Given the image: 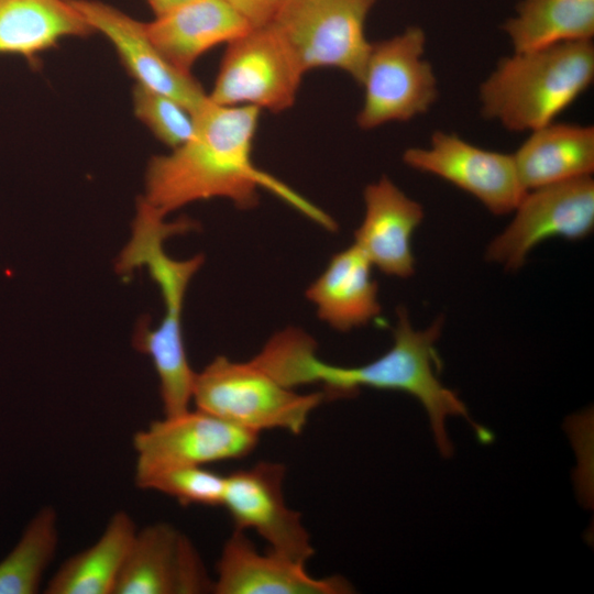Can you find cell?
I'll return each instance as SVG.
<instances>
[{"mask_svg":"<svg viewBox=\"0 0 594 594\" xmlns=\"http://www.w3.org/2000/svg\"><path fill=\"white\" fill-rule=\"evenodd\" d=\"M397 315L391 349L363 365L339 366L323 361L317 353L316 340L296 327L273 334L253 359L282 385L293 389L321 385L330 399L351 397L362 387L411 395L424 406L437 447L444 458L453 451L446 429L448 417L466 419L480 441H491L492 433L471 419L465 404L438 377L440 359L436 342L441 334L442 318L424 330H416L405 308H398Z\"/></svg>","mask_w":594,"mask_h":594,"instance_id":"cell-1","label":"cell"},{"mask_svg":"<svg viewBox=\"0 0 594 594\" xmlns=\"http://www.w3.org/2000/svg\"><path fill=\"white\" fill-rule=\"evenodd\" d=\"M261 110L210 101L197 113L193 136L170 153L153 156L145 172L147 206L166 217L191 202L224 198L240 209L254 208L265 188L328 230L331 217L286 185L261 170L252 160Z\"/></svg>","mask_w":594,"mask_h":594,"instance_id":"cell-2","label":"cell"},{"mask_svg":"<svg viewBox=\"0 0 594 594\" xmlns=\"http://www.w3.org/2000/svg\"><path fill=\"white\" fill-rule=\"evenodd\" d=\"M593 78L592 41L514 52L481 84L480 110L509 131L531 132L553 122Z\"/></svg>","mask_w":594,"mask_h":594,"instance_id":"cell-3","label":"cell"},{"mask_svg":"<svg viewBox=\"0 0 594 594\" xmlns=\"http://www.w3.org/2000/svg\"><path fill=\"white\" fill-rule=\"evenodd\" d=\"M324 399L322 391L299 394L282 385L252 360L223 355L195 373L191 392L197 409L257 433L282 429L299 435Z\"/></svg>","mask_w":594,"mask_h":594,"instance_id":"cell-4","label":"cell"},{"mask_svg":"<svg viewBox=\"0 0 594 594\" xmlns=\"http://www.w3.org/2000/svg\"><path fill=\"white\" fill-rule=\"evenodd\" d=\"M377 0H284L271 23L304 72L338 68L361 85L371 42L365 22Z\"/></svg>","mask_w":594,"mask_h":594,"instance_id":"cell-5","label":"cell"},{"mask_svg":"<svg viewBox=\"0 0 594 594\" xmlns=\"http://www.w3.org/2000/svg\"><path fill=\"white\" fill-rule=\"evenodd\" d=\"M427 37L416 25L389 38L371 42L361 85L364 99L356 122L372 130L426 113L439 90L431 64L425 58Z\"/></svg>","mask_w":594,"mask_h":594,"instance_id":"cell-6","label":"cell"},{"mask_svg":"<svg viewBox=\"0 0 594 594\" xmlns=\"http://www.w3.org/2000/svg\"><path fill=\"white\" fill-rule=\"evenodd\" d=\"M305 72L271 23L254 26L228 43L211 102L282 112L296 101Z\"/></svg>","mask_w":594,"mask_h":594,"instance_id":"cell-7","label":"cell"},{"mask_svg":"<svg viewBox=\"0 0 594 594\" xmlns=\"http://www.w3.org/2000/svg\"><path fill=\"white\" fill-rule=\"evenodd\" d=\"M258 438L257 432L197 408L164 416L133 436L135 484L141 487L175 468L242 459L254 451Z\"/></svg>","mask_w":594,"mask_h":594,"instance_id":"cell-8","label":"cell"},{"mask_svg":"<svg viewBox=\"0 0 594 594\" xmlns=\"http://www.w3.org/2000/svg\"><path fill=\"white\" fill-rule=\"evenodd\" d=\"M507 228L488 244L485 258L520 268L530 251L551 238L581 240L594 228V180L575 178L528 190Z\"/></svg>","mask_w":594,"mask_h":594,"instance_id":"cell-9","label":"cell"},{"mask_svg":"<svg viewBox=\"0 0 594 594\" xmlns=\"http://www.w3.org/2000/svg\"><path fill=\"white\" fill-rule=\"evenodd\" d=\"M285 465L260 461L226 475L222 505L234 528L256 531L270 551L306 564L315 548L301 515L287 506L283 484Z\"/></svg>","mask_w":594,"mask_h":594,"instance_id":"cell-10","label":"cell"},{"mask_svg":"<svg viewBox=\"0 0 594 594\" xmlns=\"http://www.w3.org/2000/svg\"><path fill=\"white\" fill-rule=\"evenodd\" d=\"M403 161L469 193L495 215L514 211L527 193L513 154L479 147L453 133L436 131L428 147L407 148Z\"/></svg>","mask_w":594,"mask_h":594,"instance_id":"cell-11","label":"cell"},{"mask_svg":"<svg viewBox=\"0 0 594 594\" xmlns=\"http://www.w3.org/2000/svg\"><path fill=\"white\" fill-rule=\"evenodd\" d=\"M213 580L191 540L167 522L138 529L113 594L212 593Z\"/></svg>","mask_w":594,"mask_h":594,"instance_id":"cell-12","label":"cell"},{"mask_svg":"<svg viewBox=\"0 0 594 594\" xmlns=\"http://www.w3.org/2000/svg\"><path fill=\"white\" fill-rule=\"evenodd\" d=\"M72 2L94 32L109 40L135 84L174 98L195 116L206 107L208 94L191 74L178 70L163 57L148 37L145 22L98 0Z\"/></svg>","mask_w":594,"mask_h":594,"instance_id":"cell-13","label":"cell"},{"mask_svg":"<svg viewBox=\"0 0 594 594\" xmlns=\"http://www.w3.org/2000/svg\"><path fill=\"white\" fill-rule=\"evenodd\" d=\"M216 594H344L351 585L341 576L314 578L306 564L272 551L261 553L244 530L234 528L216 565Z\"/></svg>","mask_w":594,"mask_h":594,"instance_id":"cell-14","label":"cell"},{"mask_svg":"<svg viewBox=\"0 0 594 594\" xmlns=\"http://www.w3.org/2000/svg\"><path fill=\"white\" fill-rule=\"evenodd\" d=\"M364 217L354 232V244L373 267L407 278L415 272L411 238L424 219L422 206L387 176L369 184L363 193Z\"/></svg>","mask_w":594,"mask_h":594,"instance_id":"cell-15","label":"cell"},{"mask_svg":"<svg viewBox=\"0 0 594 594\" xmlns=\"http://www.w3.org/2000/svg\"><path fill=\"white\" fill-rule=\"evenodd\" d=\"M250 29L227 0H193L145 22L146 33L163 57L188 74L205 53Z\"/></svg>","mask_w":594,"mask_h":594,"instance_id":"cell-16","label":"cell"},{"mask_svg":"<svg viewBox=\"0 0 594 594\" xmlns=\"http://www.w3.org/2000/svg\"><path fill=\"white\" fill-rule=\"evenodd\" d=\"M372 268L354 243L334 254L306 290L318 317L340 332L375 319L381 312V304Z\"/></svg>","mask_w":594,"mask_h":594,"instance_id":"cell-17","label":"cell"},{"mask_svg":"<svg viewBox=\"0 0 594 594\" xmlns=\"http://www.w3.org/2000/svg\"><path fill=\"white\" fill-rule=\"evenodd\" d=\"M513 157L527 191L591 176L594 128L553 121L531 131Z\"/></svg>","mask_w":594,"mask_h":594,"instance_id":"cell-18","label":"cell"},{"mask_svg":"<svg viewBox=\"0 0 594 594\" xmlns=\"http://www.w3.org/2000/svg\"><path fill=\"white\" fill-rule=\"evenodd\" d=\"M92 33L72 0H0V54L22 56L31 66L64 38Z\"/></svg>","mask_w":594,"mask_h":594,"instance_id":"cell-19","label":"cell"},{"mask_svg":"<svg viewBox=\"0 0 594 594\" xmlns=\"http://www.w3.org/2000/svg\"><path fill=\"white\" fill-rule=\"evenodd\" d=\"M136 531L132 516L117 510L94 544L62 563L44 593L113 594Z\"/></svg>","mask_w":594,"mask_h":594,"instance_id":"cell-20","label":"cell"},{"mask_svg":"<svg viewBox=\"0 0 594 594\" xmlns=\"http://www.w3.org/2000/svg\"><path fill=\"white\" fill-rule=\"evenodd\" d=\"M502 30L514 52L592 41L594 0H521Z\"/></svg>","mask_w":594,"mask_h":594,"instance_id":"cell-21","label":"cell"},{"mask_svg":"<svg viewBox=\"0 0 594 594\" xmlns=\"http://www.w3.org/2000/svg\"><path fill=\"white\" fill-rule=\"evenodd\" d=\"M55 508H41L29 521L14 548L0 561V594H34L58 548Z\"/></svg>","mask_w":594,"mask_h":594,"instance_id":"cell-22","label":"cell"},{"mask_svg":"<svg viewBox=\"0 0 594 594\" xmlns=\"http://www.w3.org/2000/svg\"><path fill=\"white\" fill-rule=\"evenodd\" d=\"M132 102L135 117L172 150L193 136L196 117L174 98L135 84Z\"/></svg>","mask_w":594,"mask_h":594,"instance_id":"cell-23","label":"cell"},{"mask_svg":"<svg viewBox=\"0 0 594 594\" xmlns=\"http://www.w3.org/2000/svg\"><path fill=\"white\" fill-rule=\"evenodd\" d=\"M140 488L160 492L182 505L221 506L226 475L205 466H182L156 474Z\"/></svg>","mask_w":594,"mask_h":594,"instance_id":"cell-24","label":"cell"},{"mask_svg":"<svg viewBox=\"0 0 594 594\" xmlns=\"http://www.w3.org/2000/svg\"><path fill=\"white\" fill-rule=\"evenodd\" d=\"M252 28L268 23L284 0H227Z\"/></svg>","mask_w":594,"mask_h":594,"instance_id":"cell-25","label":"cell"},{"mask_svg":"<svg viewBox=\"0 0 594 594\" xmlns=\"http://www.w3.org/2000/svg\"><path fill=\"white\" fill-rule=\"evenodd\" d=\"M155 16L164 14L193 0H145Z\"/></svg>","mask_w":594,"mask_h":594,"instance_id":"cell-26","label":"cell"}]
</instances>
